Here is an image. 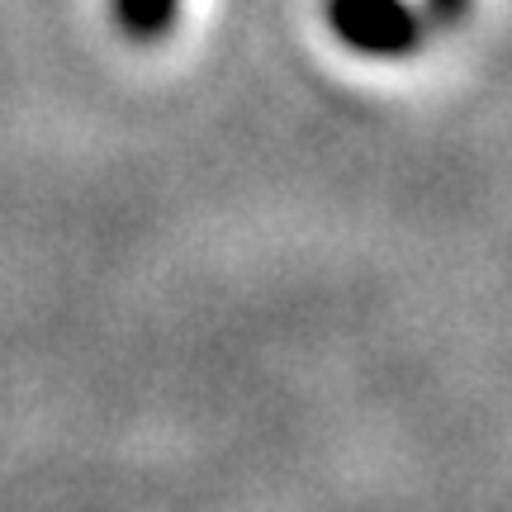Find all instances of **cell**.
<instances>
[{"label":"cell","instance_id":"6da1fadb","mask_svg":"<svg viewBox=\"0 0 512 512\" xmlns=\"http://www.w3.org/2000/svg\"><path fill=\"white\" fill-rule=\"evenodd\" d=\"M328 29L351 53L413 57L427 38V15L408 0H328Z\"/></svg>","mask_w":512,"mask_h":512},{"label":"cell","instance_id":"7a4b0ae2","mask_svg":"<svg viewBox=\"0 0 512 512\" xmlns=\"http://www.w3.org/2000/svg\"><path fill=\"white\" fill-rule=\"evenodd\" d=\"M181 15V0H114V19L128 38L152 43V38L171 34V24Z\"/></svg>","mask_w":512,"mask_h":512},{"label":"cell","instance_id":"3957f363","mask_svg":"<svg viewBox=\"0 0 512 512\" xmlns=\"http://www.w3.org/2000/svg\"><path fill=\"white\" fill-rule=\"evenodd\" d=\"M427 5V24H460L470 0H422Z\"/></svg>","mask_w":512,"mask_h":512}]
</instances>
